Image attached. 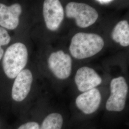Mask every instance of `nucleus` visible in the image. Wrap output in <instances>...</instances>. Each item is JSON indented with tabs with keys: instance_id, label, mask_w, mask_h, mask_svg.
Here are the masks:
<instances>
[{
	"instance_id": "obj_1",
	"label": "nucleus",
	"mask_w": 129,
	"mask_h": 129,
	"mask_svg": "<svg viewBox=\"0 0 129 129\" xmlns=\"http://www.w3.org/2000/svg\"><path fill=\"white\" fill-rule=\"evenodd\" d=\"M104 46V42L100 36L78 33L71 39L69 51L74 58L83 59L95 55L102 50Z\"/></svg>"
},
{
	"instance_id": "obj_2",
	"label": "nucleus",
	"mask_w": 129,
	"mask_h": 129,
	"mask_svg": "<svg viewBox=\"0 0 129 129\" xmlns=\"http://www.w3.org/2000/svg\"><path fill=\"white\" fill-rule=\"evenodd\" d=\"M28 51L22 43L12 45L5 52L3 59V68L5 74L9 78H15L27 64Z\"/></svg>"
},
{
	"instance_id": "obj_3",
	"label": "nucleus",
	"mask_w": 129,
	"mask_h": 129,
	"mask_svg": "<svg viewBox=\"0 0 129 129\" xmlns=\"http://www.w3.org/2000/svg\"><path fill=\"white\" fill-rule=\"evenodd\" d=\"M66 16L75 19L77 25L88 27L95 23L99 17L96 10L84 3L70 2L66 7Z\"/></svg>"
},
{
	"instance_id": "obj_4",
	"label": "nucleus",
	"mask_w": 129,
	"mask_h": 129,
	"mask_svg": "<svg viewBox=\"0 0 129 129\" xmlns=\"http://www.w3.org/2000/svg\"><path fill=\"white\" fill-rule=\"evenodd\" d=\"M110 86L111 94L106 103L107 110L114 111H122L128 93V86L125 78L122 77L113 78Z\"/></svg>"
},
{
	"instance_id": "obj_5",
	"label": "nucleus",
	"mask_w": 129,
	"mask_h": 129,
	"mask_svg": "<svg viewBox=\"0 0 129 129\" xmlns=\"http://www.w3.org/2000/svg\"><path fill=\"white\" fill-rule=\"evenodd\" d=\"M48 67L55 77L65 79L70 76L72 70V59L70 56L62 50L53 52L48 59Z\"/></svg>"
},
{
	"instance_id": "obj_6",
	"label": "nucleus",
	"mask_w": 129,
	"mask_h": 129,
	"mask_svg": "<svg viewBox=\"0 0 129 129\" xmlns=\"http://www.w3.org/2000/svg\"><path fill=\"white\" fill-rule=\"evenodd\" d=\"M43 13L46 27L52 31L57 30L64 17V11L60 1H45Z\"/></svg>"
},
{
	"instance_id": "obj_7",
	"label": "nucleus",
	"mask_w": 129,
	"mask_h": 129,
	"mask_svg": "<svg viewBox=\"0 0 129 129\" xmlns=\"http://www.w3.org/2000/svg\"><path fill=\"white\" fill-rule=\"evenodd\" d=\"M75 81L78 90L85 92L100 85L102 79L94 69L88 67H83L77 70Z\"/></svg>"
},
{
	"instance_id": "obj_8",
	"label": "nucleus",
	"mask_w": 129,
	"mask_h": 129,
	"mask_svg": "<svg viewBox=\"0 0 129 129\" xmlns=\"http://www.w3.org/2000/svg\"><path fill=\"white\" fill-rule=\"evenodd\" d=\"M33 82L32 72L23 69L15 78L12 90V97L16 102L24 100L30 91Z\"/></svg>"
},
{
	"instance_id": "obj_9",
	"label": "nucleus",
	"mask_w": 129,
	"mask_h": 129,
	"mask_svg": "<svg viewBox=\"0 0 129 129\" xmlns=\"http://www.w3.org/2000/svg\"><path fill=\"white\" fill-rule=\"evenodd\" d=\"M101 100V93L97 88H94L79 95L76 99V103L83 113L89 114L97 111Z\"/></svg>"
},
{
	"instance_id": "obj_10",
	"label": "nucleus",
	"mask_w": 129,
	"mask_h": 129,
	"mask_svg": "<svg viewBox=\"0 0 129 129\" xmlns=\"http://www.w3.org/2000/svg\"><path fill=\"white\" fill-rule=\"evenodd\" d=\"M22 11L18 4L6 6L0 3V25L9 30L15 29L18 25Z\"/></svg>"
},
{
	"instance_id": "obj_11",
	"label": "nucleus",
	"mask_w": 129,
	"mask_h": 129,
	"mask_svg": "<svg viewBox=\"0 0 129 129\" xmlns=\"http://www.w3.org/2000/svg\"><path fill=\"white\" fill-rule=\"evenodd\" d=\"M111 37L121 46H129V25L127 21L122 20L116 25L111 33Z\"/></svg>"
},
{
	"instance_id": "obj_12",
	"label": "nucleus",
	"mask_w": 129,
	"mask_h": 129,
	"mask_svg": "<svg viewBox=\"0 0 129 129\" xmlns=\"http://www.w3.org/2000/svg\"><path fill=\"white\" fill-rule=\"evenodd\" d=\"M62 124V116L57 113H53L46 117L39 129H61Z\"/></svg>"
},
{
	"instance_id": "obj_13",
	"label": "nucleus",
	"mask_w": 129,
	"mask_h": 129,
	"mask_svg": "<svg viewBox=\"0 0 129 129\" xmlns=\"http://www.w3.org/2000/svg\"><path fill=\"white\" fill-rule=\"evenodd\" d=\"M11 41V37L4 28L0 27V46L8 44Z\"/></svg>"
},
{
	"instance_id": "obj_14",
	"label": "nucleus",
	"mask_w": 129,
	"mask_h": 129,
	"mask_svg": "<svg viewBox=\"0 0 129 129\" xmlns=\"http://www.w3.org/2000/svg\"><path fill=\"white\" fill-rule=\"evenodd\" d=\"M39 125L36 122H28L22 125L18 129H39Z\"/></svg>"
},
{
	"instance_id": "obj_15",
	"label": "nucleus",
	"mask_w": 129,
	"mask_h": 129,
	"mask_svg": "<svg viewBox=\"0 0 129 129\" xmlns=\"http://www.w3.org/2000/svg\"><path fill=\"white\" fill-rule=\"evenodd\" d=\"M112 1H111V0H98V1H96V2L102 5L108 4H110L111 3Z\"/></svg>"
},
{
	"instance_id": "obj_16",
	"label": "nucleus",
	"mask_w": 129,
	"mask_h": 129,
	"mask_svg": "<svg viewBox=\"0 0 129 129\" xmlns=\"http://www.w3.org/2000/svg\"><path fill=\"white\" fill-rule=\"evenodd\" d=\"M4 49L2 48L1 46H0V60L2 59L3 56L4 55Z\"/></svg>"
}]
</instances>
